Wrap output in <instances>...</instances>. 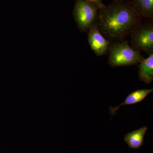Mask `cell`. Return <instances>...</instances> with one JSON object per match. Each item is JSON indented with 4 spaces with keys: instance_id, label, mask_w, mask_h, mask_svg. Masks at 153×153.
<instances>
[{
    "instance_id": "9",
    "label": "cell",
    "mask_w": 153,
    "mask_h": 153,
    "mask_svg": "<svg viewBox=\"0 0 153 153\" xmlns=\"http://www.w3.org/2000/svg\"><path fill=\"white\" fill-rule=\"evenodd\" d=\"M130 2L141 18L153 19V0H132Z\"/></svg>"
},
{
    "instance_id": "5",
    "label": "cell",
    "mask_w": 153,
    "mask_h": 153,
    "mask_svg": "<svg viewBox=\"0 0 153 153\" xmlns=\"http://www.w3.org/2000/svg\"><path fill=\"white\" fill-rule=\"evenodd\" d=\"M88 31V41L91 49L97 56L105 55L111 42L102 36L96 24L92 25Z\"/></svg>"
},
{
    "instance_id": "4",
    "label": "cell",
    "mask_w": 153,
    "mask_h": 153,
    "mask_svg": "<svg viewBox=\"0 0 153 153\" xmlns=\"http://www.w3.org/2000/svg\"><path fill=\"white\" fill-rule=\"evenodd\" d=\"M132 47L149 55L153 54V23L139 25L131 32Z\"/></svg>"
},
{
    "instance_id": "1",
    "label": "cell",
    "mask_w": 153,
    "mask_h": 153,
    "mask_svg": "<svg viewBox=\"0 0 153 153\" xmlns=\"http://www.w3.org/2000/svg\"><path fill=\"white\" fill-rule=\"evenodd\" d=\"M141 19L130 2H114L99 10L95 24L105 36L120 39L131 33Z\"/></svg>"
},
{
    "instance_id": "3",
    "label": "cell",
    "mask_w": 153,
    "mask_h": 153,
    "mask_svg": "<svg viewBox=\"0 0 153 153\" xmlns=\"http://www.w3.org/2000/svg\"><path fill=\"white\" fill-rule=\"evenodd\" d=\"M99 8L85 0H76L73 16L80 31L86 32L95 24Z\"/></svg>"
},
{
    "instance_id": "7",
    "label": "cell",
    "mask_w": 153,
    "mask_h": 153,
    "mask_svg": "<svg viewBox=\"0 0 153 153\" xmlns=\"http://www.w3.org/2000/svg\"><path fill=\"white\" fill-rule=\"evenodd\" d=\"M139 77L141 81L149 84L153 80V54L139 63Z\"/></svg>"
},
{
    "instance_id": "11",
    "label": "cell",
    "mask_w": 153,
    "mask_h": 153,
    "mask_svg": "<svg viewBox=\"0 0 153 153\" xmlns=\"http://www.w3.org/2000/svg\"><path fill=\"white\" fill-rule=\"evenodd\" d=\"M114 2H121L124 1L125 0H114Z\"/></svg>"
},
{
    "instance_id": "2",
    "label": "cell",
    "mask_w": 153,
    "mask_h": 153,
    "mask_svg": "<svg viewBox=\"0 0 153 153\" xmlns=\"http://www.w3.org/2000/svg\"><path fill=\"white\" fill-rule=\"evenodd\" d=\"M108 51V63L112 67L136 65L144 59L140 51L130 47L126 41L110 44Z\"/></svg>"
},
{
    "instance_id": "6",
    "label": "cell",
    "mask_w": 153,
    "mask_h": 153,
    "mask_svg": "<svg viewBox=\"0 0 153 153\" xmlns=\"http://www.w3.org/2000/svg\"><path fill=\"white\" fill-rule=\"evenodd\" d=\"M153 88L148 89H140L135 91L129 94L126 98L125 101L118 106L110 107V113L113 116L121 107L125 105L135 104L142 101L150 93L152 92Z\"/></svg>"
},
{
    "instance_id": "10",
    "label": "cell",
    "mask_w": 153,
    "mask_h": 153,
    "mask_svg": "<svg viewBox=\"0 0 153 153\" xmlns=\"http://www.w3.org/2000/svg\"><path fill=\"white\" fill-rule=\"evenodd\" d=\"M85 1L94 4L97 6L100 9L102 8L105 6L102 3L101 0H85Z\"/></svg>"
},
{
    "instance_id": "8",
    "label": "cell",
    "mask_w": 153,
    "mask_h": 153,
    "mask_svg": "<svg viewBox=\"0 0 153 153\" xmlns=\"http://www.w3.org/2000/svg\"><path fill=\"white\" fill-rule=\"evenodd\" d=\"M147 129V127H142L138 129L127 134L124 136V141L126 142L129 147L133 149H139L143 145Z\"/></svg>"
}]
</instances>
